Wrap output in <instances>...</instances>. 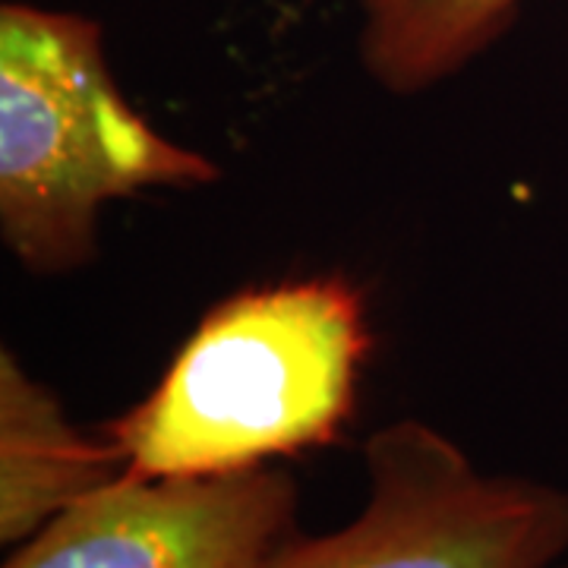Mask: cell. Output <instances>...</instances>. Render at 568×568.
Masks as SVG:
<instances>
[{"instance_id": "obj_3", "label": "cell", "mask_w": 568, "mask_h": 568, "mask_svg": "<svg viewBox=\"0 0 568 568\" xmlns=\"http://www.w3.org/2000/svg\"><path fill=\"white\" fill-rule=\"evenodd\" d=\"M364 462L361 515L294 534L268 568H549L568 549L566 489L484 474L429 424L376 429Z\"/></svg>"}, {"instance_id": "obj_5", "label": "cell", "mask_w": 568, "mask_h": 568, "mask_svg": "<svg viewBox=\"0 0 568 568\" xmlns=\"http://www.w3.org/2000/svg\"><path fill=\"white\" fill-rule=\"evenodd\" d=\"M118 446L89 439L20 361L0 357V540L20 547L61 511L121 477Z\"/></svg>"}, {"instance_id": "obj_2", "label": "cell", "mask_w": 568, "mask_h": 568, "mask_svg": "<svg viewBox=\"0 0 568 568\" xmlns=\"http://www.w3.org/2000/svg\"><path fill=\"white\" fill-rule=\"evenodd\" d=\"M219 164L162 136L123 99L99 22L0 10V234L32 272L92 263L99 212L155 186H209Z\"/></svg>"}, {"instance_id": "obj_7", "label": "cell", "mask_w": 568, "mask_h": 568, "mask_svg": "<svg viewBox=\"0 0 568 568\" xmlns=\"http://www.w3.org/2000/svg\"><path fill=\"white\" fill-rule=\"evenodd\" d=\"M559 568H568V566H559Z\"/></svg>"}, {"instance_id": "obj_6", "label": "cell", "mask_w": 568, "mask_h": 568, "mask_svg": "<svg viewBox=\"0 0 568 568\" xmlns=\"http://www.w3.org/2000/svg\"><path fill=\"white\" fill-rule=\"evenodd\" d=\"M521 0H364L361 58L392 92L458 73L506 32Z\"/></svg>"}, {"instance_id": "obj_4", "label": "cell", "mask_w": 568, "mask_h": 568, "mask_svg": "<svg viewBox=\"0 0 568 568\" xmlns=\"http://www.w3.org/2000/svg\"><path fill=\"white\" fill-rule=\"evenodd\" d=\"M282 467L114 477L22 540L3 568H268L297 534Z\"/></svg>"}, {"instance_id": "obj_1", "label": "cell", "mask_w": 568, "mask_h": 568, "mask_svg": "<svg viewBox=\"0 0 568 568\" xmlns=\"http://www.w3.org/2000/svg\"><path fill=\"white\" fill-rule=\"evenodd\" d=\"M366 351L364 301L342 278L253 287L196 325L108 439L136 477H219L328 446L354 417Z\"/></svg>"}]
</instances>
